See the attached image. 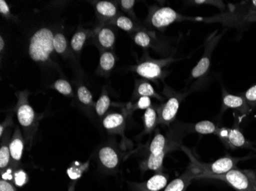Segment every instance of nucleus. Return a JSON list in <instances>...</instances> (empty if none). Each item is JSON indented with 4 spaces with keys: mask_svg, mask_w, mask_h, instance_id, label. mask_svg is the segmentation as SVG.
<instances>
[{
    "mask_svg": "<svg viewBox=\"0 0 256 191\" xmlns=\"http://www.w3.org/2000/svg\"><path fill=\"white\" fill-rule=\"evenodd\" d=\"M181 140L179 138L165 136L160 132H156L153 140L149 146L150 155L148 159L142 164L144 171H158L162 169V163L166 155L172 151L176 150Z\"/></svg>",
    "mask_w": 256,
    "mask_h": 191,
    "instance_id": "nucleus-1",
    "label": "nucleus"
},
{
    "mask_svg": "<svg viewBox=\"0 0 256 191\" xmlns=\"http://www.w3.org/2000/svg\"><path fill=\"white\" fill-rule=\"evenodd\" d=\"M28 93L21 92L18 94L16 115L18 123L22 129L26 144L30 146L36 132L40 117L36 113L28 101Z\"/></svg>",
    "mask_w": 256,
    "mask_h": 191,
    "instance_id": "nucleus-2",
    "label": "nucleus"
},
{
    "mask_svg": "<svg viewBox=\"0 0 256 191\" xmlns=\"http://www.w3.org/2000/svg\"><path fill=\"white\" fill-rule=\"evenodd\" d=\"M182 149L188 155V157L190 159L191 165L198 173L196 179L204 178V177L208 175H218L226 173L232 169H236L237 164L240 161L245 159L244 158H234L227 155L225 157L215 161L212 163H202L194 157L189 149L184 147H182Z\"/></svg>",
    "mask_w": 256,
    "mask_h": 191,
    "instance_id": "nucleus-3",
    "label": "nucleus"
},
{
    "mask_svg": "<svg viewBox=\"0 0 256 191\" xmlns=\"http://www.w3.org/2000/svg\"><path fill=\"white\" fill-rule=\"evenodd\" d=\"M54 34L51 30L42 28L36 31L30 40L28 54L33 61L46 62L54 51Z\"/></svg>",
    "mask_w": 256,
    "mask_h": 191,
    "instance_id": "nucleus-4",
    "label": "nucleus"
},
{
    "mask_svg": "<svg viewBox=\"0 0 256 191\" xmlns=\"http://www.w3.org/2000/svg\"><path fill=\"white\" fill-rule=\"evenodd\" d=\"M256 174L253 171L234 169L222 175H208L204 178H214L222 181L236 191H256L253 182Z\"/></svg>",
    "mask_w": 256,
    "mask_h": 191,
    "instance_id": "nucleus-5",
    "label": "nucleus"
},
{
    "mask_svg": "<svg viewBox=\"0 0 256 191\" xmlns=\"http://www.w3.org/2000/svg\"><path fill=\"white\" fill-rule=\"evenodd\" d=\"M222 34L224 33H218V31H216L208 37V39L206 41L205 49L202 57L199 62L197 63L196 65L192 68L191 72L192 78H200L208 73V69L210 67L212 53L222 38Z\"/></svg>",
    "mask_w": 256,
    "mask_h": 191,
    "instance_id": "nucleus-6",
    "label": "nucleus"
},
{
    "mask_svg": "<svg viewBox=\"0 0 256 191\" xmlns=\"http://www.w3.org/2000/svg\"><path fill=\"white\" fill-rule=\"evenodd\" d=\"M216 136L228 149H251L252 146L236 126L232 128H218Z\"/></svg>",
    "mask_w": 256,
    "mask_h": 191,
    "instance_id": "nucleus-7",
    "label": "nucleus"
},
{
    "mask_svg": "<svg viewBox=\"0 0 256 191\" xmlns=\"http://www.w3.org/2000/svg\"><path fill=\"white\" fill-rule=\"evenodd\" d=\"M174 61L175 60L172 58L164 59V60L148 59L135 66L134 71L138 75L148 80H158L162 78L164 75V68Z\"/></svg>",
    "mask_w": 256,
    "mask_h": 191,
    "instance_id": "nucleus-8",
    "label": "nucleus"
},
{
    "mask_svg": "<svg viewBox=\"0 0 256 191\" xmlns=\"http://www.w3.org/2000/svg\"><path fill=\"white\" fill-rule=\"evenodd\" d=\"M191 18L184 16L170 7H161L151 10L149 15V22L156 28H166L176 21H182Z\"/></svg>",
    "mask_w": 256,
    "mask_h": 191,
    "instance_id": "nucleus-9",
    "label": "nucleus"
},
{
    "mask_svg": "<svg viewBox=\"0 0 256 191\" xmlns=\"http://www.w3.org/2000/svg\"><path fill=\"white\" fill-rule=\"evenodd\" d=\"M185 96V93H175L170 90L168 100L164 104L162 105V107L158 110V113H159L158 124L162 126H169L174 121L178 115L180 103H182Z\"/></svg>",
    "mask_w": 256,
    "mask_h": 191,
    "instance_id": "nucleus-10",
    "label": "nucleus"
},
{
    "mask_svg": "<svg viewBox=\"0 0 256 191\" xmlns=\"http://www.w3.org/2000/svg\"><path fill=\"white\" fill-rule=\"evenodd\" d=\"M25 139L22 136L20 128L16 126L10 142V155H11V165L14 169L18 166L22 157Z\"/></svg>",
    "mask_w": 256,
    "mask_h": 191,
    "instance_id": "nucleus-11",
    "label": "nucleus"
},
{
    "mask_svg": "<svg viewBox=\"0 0 256 191\" xmlns=\"http://www.w3.org/2000/svg\"><path fill=\"white\" fill-rule=\"evenodd\" d=\"M197 175L198 173L196 170L190 164L188 169H186L185 172L179 178L172 180L165 188L164 191H185L191 182L194 179H196Z\"/></svg>",
    "mask_w": 256,
    "mask_h": 191,
    "instance_id": "nucleus-12",
    "label": "nucleus"
},
{
    "mask_svg": "<svg viewBox=\"0 0 256 191\" xmlns=\"http://www.w3.org/2000/svg\"><path fill=\"white\" fill-rule=\"evenodd\" d=\"M227 109L238 110L240 113L245 115L250 114L252 111L243 96L230 94L224 90L222 112Z\"/></svg>",
    "mask_w": 256,
    "mask_h": 191,
    "instance_id": "nucleus-13",
    "label": "nucleus"
},
{
    "mask_svg": "<svg viewBox=\"0 0 256 191\" xmlns=\"http://www.w3.org/2000/svg\"><path fill=\"white\" fill-rule=\"evenodd\" d=\"M125 126L126 119L122 113H110L103 120V126L109 133L120 135L123 138H124Z\"/></svg>",
    "mask_w": 256,
    "mask_h": 191,
    "instance_id": "nucleus-14",
    "label": "nucleus"
},
{
    "mask_svg": "<svg viewBox=\"0 0 256 191\" xmlns=\"http://www.w3.org/2000/svg\"><path fill=\"white\" fill-rule=\"evenodd\" d=\"M168 177L165 174L158 173L146 182L134 185L136 191H160L168 186Z\"/></svg>",
    "mask_w": 256,
    "mask_h": 191,
    "instance_id": "nucleus-15",
    "label": "nucleus"
},
{
    "mask_svg": "<svg viewBox=\"0 0 256 191\" xmlns=\"http://www.w3.org/2000/svg\"><path fill=\"white\" fill-rule=\"evenodd\" d=\"M100 163L108 169H117L120 163V157L117 151L110 146H104L98 152Z\"/></svg>",
    "mask_w": 256,
    "mask_h": 191,
    "instance_id": "nucleus-16",
    "label": "nucleus"
},
{
    "mask_svg": "<svg viewBox=\"0 0 256 191\" xmlns=\"http://www.w3.org/2000/svg\"><path fill=\"white\" fill-rule=\"evenodd\" d=\"M144 126V134H148L153 132L154 129H155L159 123V113H158V110H156L154 107H149L146 109L145 111L144 114L143 116Z\"/></svg>",
    "mask_w": 256,
    "mask_h": 191,
    "instance_id": "nucleus-17",
    "label": "nucleus"
},
{
    "mask_svg": "<svg viewBox=\"0 0 256 191\" xmlns=\"http://www.w3.org/2000/svg\"><path fill=\"white\" fill-rule=\"evenodd\" d=\"M2 140L0 146V169L1 172L6 170L7 168L11 165V155L10 150V133L2 136Z\"/></svg>",
    "mask_w": 256,
    "mask_h": 191,
    "instance_id": "nucleus-18",
    "label": "nucleus"
},
{
    "mask_svg": "<svg viewBox=\"0 0 256 191\" xmlns=\"http://www.w3.org/2000/svg\"><path fill=\"white\" fill-rule=\"evenodd\" d=\"M135 97H154V98L162 100V97L158 93H156L153 86L151 85L149 82L146 80H142L136 83V89L134 93Z\"/></svg>",
    "mask_w": 256,
    "mask_h": 191,
    "instance_id": "nucleus-19",
    "label": "nucleus"
},
{
    "mask_svg": "<svg viewBox=\"0 0 256 191\" xmlns=\"http://www.w3.org/2000/svg\"><path fill=\"white\" fill-rule=\"evenodd\" d=\"M98 12L106 18H114L118 14V8L114 4L108 1H102L96 5Z\"/></svg>",
    "mask_w": 256,
    "mask_h": 191,
    "instance_id": "nucleus-20",
    "label": "nucleus"
},
{
    "mask_svg": "<svg viewBox=\"0 0 256 191\" xmlns=\"http://www.w3.org/2000/svg\"><path fill=\"white\" fill-rule=\"evenodd\" d=\"M113 22L116 26L125 31H135L136 32L138 31H144L142 28L135 25V23L132 18L124 15H119L114 20Z\"/></svg>",
    "mask_w": 256,
    "mask_h": 191,
    "instance_id": "nucleus-21",
    "label": "nucleus"
},
{
    "mask_svg": "<svg viewBox=\"0 0 256 191\" xmlns=\"http://www.w3.org/2000/svg\"><path fill=\"white\" fill-rule=\"evenodd\" d=\"M154 40V38L152 37V34L145 30L136 31L134 36V41L135 44H138L140 47H144V48L153 47Z\"/></svg>",
    "mask_w": 256,
    "mask_h": 191,
    "instance_id": "nucleus-22",
    "label": "nucleus"
},
{
    "mask_svg": "<svg viewBox=\"0 0 256 191\" xmlns=\"http://www.w3.org/2000/svg\"><path fill=\"white\" fill-rule=\"evenodd\" d=\"M99 43L104 48H110L115 42V34L109 28H103L98 35Z\"/></svg>",
    "mask_w": 256,
    "mask_h": 191,
    "instance_id": "nucleus-23",
    "label": "nucleus"
},
{
    "mask_svg": "<svg viewBox=\"0 0 256 191\" xmlns=\"http://www.w3.org/2000/svg\"><path fill=\"white\" fill-rule=\"evenodd\" d=\"M218 128L217 127L215 123L210 121H200L199 123H196L194 126V131L196 133L202 135H216L217 131Z\"/></svg>",
    "mask_w": 256,
    "mask_h": 191,
    "instance_id": "nucleus-24",
    "label": "nucleus"
},
{
    "mask_svg": "<svg viewBox=\"0 0 256 191\" xmlns=\"http://www.w3.org/2000/svg\"><path fill=\"white\" fill-rule=\"evenodd\" d=\"M115 56L112 52L106 51L100 56V66L104 71H110L115 65Z\"/></svg>",
    "mask_w": 256,
    "mask_h": 191,
    "instance_id": "nucleus-25",
    "label": "nucleus"
},
{
    "mask_svg": "<svg viewBox=\"0 0 256 191\" xmlns=\"http://www.w3.org/2000/svg\"><path fill=\"white\" fill-rule=\"evenodd\" d=\"M110 106V99L107 94H102L96 105V111L99 116L106 114Z\"/></svg>",
    "mask_w": 256,
    "mask_h": 191,
    "instance_id": "nucleus-26",
    "label": "nucleus"
},
{
    "mask_svg": "<svg viewBox=\"0 0 256 191\" xmlns=\"http://www.w3.org/2000/svg\"><path fill=\"white\" fill-rule=\"evenodd\" d=\"M87 35L84 31H78L74 34V36L72 38L71 46L74 51H80L82 49L83 46L84 45Z\"/></svg>",
    "mask_w": 256,
    "mask_h": 191,
    "instance_id": "nucleus-27",
    "label": "nucleus"
},
{
    "mask_svg": "<svg viewBox=\"0 0 256 191\" xmlns=\"http://www.w3.org/2000/svg\"><path fill=\"white\" fill-rule=\"evenodd\" d=\"M53 44H54V51L58 54H62L67 49V40H66L64 34H61V33L54 34Z\"/></svg>",
    "mask_w": 256,
    "mask_h": 191,
    "instance_id": "nucleus-28",
    "label": "nucleus"
},
{
    "mask_svg": "<svg viewBox=\"0 0 256 191\" xmlns=\"http://www.w3.org/2000/svg\"><path fill=\"white\" fill-rule=\"evenodd\" d=\"M78 97L82 104L89 106L93 102L92 93L86 86H80L78 89Z\"/></svg>",
    "mask_w": 256,
    "mask_h": 191,
    "instance_id": "nucleus-29",
    "label": "nucleus"
},
{
    "mask_svg": "<svg viewBox=\"0 0 256 191\" xmlns=\"http://www.w3.org/2000/svg\"><path fill=\"white\" fill-rule=\"evenodd\" d=\"M151 106V100L150 97H142L138 99V101L134 104L128 107V110L129 113H132L136 110H145Z\"/></svg>",
    "mask_w": 256,
    "mask_h": 191,
    "instance_id": "nucleus-30",
    "label": "nucleus"
},
{
    "mask_svg": "<svg viewBox=\"0 0 256 191\" xmlns=\"http://www.w3.org/2000/svg\"><path fill=\"white\" fill-rule=\"evenodd\" d=\"M54 88L64 96H68L72 93V87L71 84L67 80H62V79L56 80L54 84Z\"/></svg>",
    "mask_w": 256,
    "mask_h": 191,
    "instance_id": "nucleus-31",
    "label": "nucleus"
},
{
    "mask_svg": "<svg viewBox=\"0 0 256 191\" xmlns=\"http://www.w3.org/2000/svg\"><path fill=\"white\" fill-rule=\"evenodd\" d=\"M243 97L246 101L247 104L250 106L251 110L256 108V84L248 88L246 90Z\"/></svg>",
    "mask_w": 256,
    "mask_h": 191,
    "instance_id": "nucleus-32",
    "label": "nucleus"
},
{
    "mask_svg": "<svg viewBox=\"0 0 256 191\" xmlns=\"http://www.w3.org/2000/svg\"><path fill=\"white\" fill-rule=\"evenodd\" d=\"M28 177L23 170H18L14 174V182L18 187H22L28 182Z\"/></svg>",
    "mask_w": 256,
    "mask_h": 191,
    "instance_id": "nucleus-33",
    "label": "nucleus"
},
{
    "mask_svg": "<svg viewBox=\"0 0 256 191\" xmlns=\"http://www.w3.org/2000/svg\"><path fill=\"white\" fill-rule=\"evenodd\" d=\"M83 167L78 168V167L73 166L71 167L70 169H68L67 173L69 178H71L72 180H77V179H78L82 175L83 171H84Z\"/></svg>",
    "mask_w": 256,
    "mask_h": 191,
    "instance_id": "nucleus-34",
    "label": "nucleus"
},
{
    "mask_svg": "<svg viewBox=\"0 0 256 191\" xmlns=\"http://www.w3.org/2000/svg\"><path fill=\"white\" fill-rule=\"evenodd\" d=\"M194 3L196 5H211L216 6L217 8L224 10L225 8V5L222 1H212V0H196Z\"/></svg>",
    "mask_w": 256,
    "mask_h": 191,
    "instance_id": "nucleus-35",
    "label": "nucleus"
},
{
    "mask_svg": "<svg viewBox=\"0 0 256 191\" xmlns=\"http://www.w3.org/2000/svg\"><path fill=\"white\" fill-rule=\"evenodd\" d=\"M120 6L125 11L132 13V9L135 5L134 0H122L120 1Z\"/></svg>",
    "mask_w": 256,
    "mask_h": 191,
    "instance_id": "nucleus-36",
    "label": "nucleus"
},
{
    "mask_svg": "<svg viewBox=\"0 0 256 191\" xmlns=\"http://www.w3.org/2000/svg\"><path fill=\"white\" fill-rule=\"evenodd\" d=\"M0 191H17L14 185H12L6 180L1 179L0 181Z\"/></svg>",
    "mask_w": 256,
    "mask_h": 191,
    "instance_id": "nucleus-37",
    "label": "nucleus"
},
{
    "mask_svg": "<svg viewBox=\"0 0 256 191\" xmlns=\"http://www.w3.org/2000/svg\"><path fill=\"white\" fill-rule=\"evenodd\" d=\"M0 13L4 15H8L10 13V6L4 0L0 1Z\"/></svg>",
    "mask_w": 256,
    "mask_h": 191,
    "instance_id": "nucleus-38",
    "label": "nucleus"
},
{
    "mask_svg": "<svg viewBox=\"0 0 256 191\" xmlns=\"http://www.w3.org/2000/svg\"><path fill=\"white\" fill-rule=\"evenodd\" d=\"M2 179L4 180H12V169H7L5 172H2Z\"/></svg>",
    "mask_w": 256,
    "mask_h": 191,
    "instance_id": "nucleus-39",
    "label": "nucleus"
},
{
    "mask_svg": "<svg viewBox=\"0 0 256 191\" xmlns=\"http://www.w3.org/2000/svg\"><path fill=\"white\" fill-rule=\"evenodd\" d=\"M4 46H5V42H4V38L2 37H0V51H4Z\"/></svg>",
    "mask_w": 256,
    "mask_h": 191,
    "instance_id": "nucleus-40",
    "label": "nucleus"
},
{
    "mask_svg": "<svg viewBox=\"0 0 256 191\" xmlns=\"http://www.w3.org/2000/svg\"><path fill=\"white\" fill-rule=\"evenodd\" d=\"M253 182H254V188L256 189V174L254 175V178H253Z\"/></svg>",
    "mask_w": 256,
    "mask_h": 191,
    "instance_id": "nucleus-41",
    "label": "nucleus"
},
{
    "mask_svg": "<svg viewBox=\"0 0 256 191\" xmlns=\"http://www.w3.org/2000/svg\"><path fill=\"white\" fill-rule=\"evenodd\" d=\"M74 185H72V186L71 188H70V189H69V191H74Z\"/></svg>",
    "mask_w": 256,
    "mask_h": 191,
    "instance_id": "nucleus-42",
    "label": "nucleus"
},
{
    "mask_svg": "<svg viewBox=\"0 0 256 191\" xmlns=\"http://www.w3.org/2000/svg\"><path fill=\"white\" fill-rule=\"evenodd\" d=\"M252 149V150L254 151V152H256V148L252 147V146L251 149Z\"/></svg>",
    "mask_w": 256,
    "mask_h": 191,
    "instance_id": "nucleus-43",
    "label": "nucleus"
}]
</instances>
